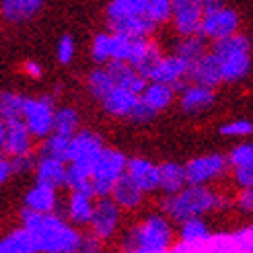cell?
<instances>
[{
    "mask_svg": "<svg viewBox=\"0 0 253 253\" xmlns=\"http://www.w3.org/2000/svg\"><path fill=\"white\" fill-rule=\"evenodd\" d=\"M177 93H179V107L187 116H200V113L208 111L214 105V99H216L214 88L189 83V81Z\"/></svg>",
    "mask_w": 253,
    "mask_h": 253,
    "instance_id": "obj_14",
    "label": "cell"
},
{
    "mask_svg": "<svg viewBox=\"0 0 253 253\" xmlns=\"http://www.w3.org/2000/svg\"><path fill=\"white\" fill-rule=\"evenodd\" d=\"M126 173L144 194L159 192V165L148 159H128Z\"/></svg>",
    "mask_w": 253,
    "mask_h": 253,
    "instance_id": "obj_17",
    "label": "cell"
},
{
    "mask_svg": "<svg viewBox=\"0 0 253 253\" xmlns=\"http://www.w3.org/2000/svg\"><path fill=\"white\" fill-rule=\"evenodd\" d=\"M157 118V111H153L148 105H144L142 101H138L136 103V107L132 109V113H130V122H134V124H148V122H153Z\"/></svg>",
    "mask_w": 253,
    "mask_h": 253,
    "instance_id": "obj_39",
    "label": "cell"
},
{
    "mask_svg": "<svg viewBox=\"0 0 253 253\" xmlns=\"http://www.w3.org/2000/svg\"><path fill=\"white\" fill-rule=\"evenodd\" d=\"M45 0H2V15L8 21H27L42 10Z\"/></svg>",
    "mask_w": 253,
    "mask_h": 253,
    "instance_id": "obj_27",
    "label": "cell"
},
{
    "mask_svg": "<svg viewBox=\"0 0 253 253\" xmlns=\"http://www.w3.org/2000/svg\"><path fill=\"white\" fill-rule=\"evenodd\" d=\"M144 196L146 194L130 179L128 173L118 177L116 183L111 185V192H109V198L116 202L122 210H136L144 202Z\"/></svg>",
    "mask_w": 253,
    "mask_h": 253,
    "instance_id": "obj_19",
    "label": "cell"
},
{
    "mask_svg": "<svg viewBox=\"0 0 253 253\" xmlns=\"http://www.w3.org/2000/svg\"><path fill=\"white\" fill-rule=\"evenodd\" d=\"M101 239H97L93 233L91 235H86V237H83L81 235V241H79V251H88V253H95V251H99L101 249Z\"/></svg>",
    "mask_w": 253,
    "mask_h": 253,
    "instance_id": "obj_41",
    "label": "cell"
},
{
    "mask_svg": "<svg viewBox=\"0 0 253 253\" xmlns=\"http://www.w3.org/2000/svg\"><path fill=\"white\" fill-rule=\"evenodd\" d=\"M185 185H187V179H185V169L181 163L169 161L159 165V192L171 196V194H177Z\"/></svg>",
    "mask_w": 253,
    "mask_h": 253,
    "instance_id": "obj_23",
    "label": "cell"
},
{
    "mask_svg": "<svg viewBox=\"0 0 253 253\" xmlns=\"http://www.w3.org/2000/svg\"><path fill=\"white\" fill-rule=\"evenodd\" d=\"M237 31H239V15L233 8L222 6L220 10L202 17L198 33L204 35L208 42H218L229 35H235Z\"/></svg>",
    "mask_w": 253,
    "mask_h": 253,
    "instance_id": "obj_11",
    "label": "cell"
},
{
    "mask_svg": "<svg viewBox=\"0 0 253 253\" xmlns=\"http://www.w3.org/2000/svg\"><path fill=\"white\" fill-rule=\"evenodd\" d=\"M183 169H185L187 183L210 185L229 171V161L220 153H210V155H202V157L187 161Z\"/></svg>",
    "mask_w": 253,
    "mask_h": 253,
    "instance_id": "obj_8",
    "label": "cell"
},
{
    "mask_svg": "<svg viewBox=\"0 0 253 253\" xmlns=\"http://www.w3.org/2000/svg\"><path fill=\"white\" fill-rule=\"evenodd\" d=\"M202 17V0H171V21L179 35L198 33Z\"/></svg>",
    "mask_w": 253,
    "mask_h": 253,
    "instance_id": "obj_13",
    "label": "cell"
},
{
    "mask_svg": "<svg viewBox=\"0 0 253 253\" xmlns=\"http://www.w3.org/2000/svg\"><path fill=\"white\" fill-rule=\"evenodd\" d=\"M91 54H93V60L97 62V64H107V62L111 60V31L95 35Z\"/></svg>",
    "mask_w": 253,
    "mask_h": 253,
    "instance_id": "obj_33",
    "label": "cell"
},
{
    "mask_svg": "<svg viewBox=\"0 0 253 253\" xmlns=\"http://www.w3.org/2000/svg\"><path fill=\"white\" fill-rule=\"evenodd\" d=\"M107 23L120 19H150L159 27L171 21V0H111Z\"/></svg>",
    "mask_w": 253,
    "mask_h": 253,
    "instance_id": "obj_5",
    "label": "cell"
},
{
    "mask_svg": "<svg viewBox=\"0 0 253 253\" xmlns=\"http://www.w3.org/2000/svg\"><path fill=\"white\" fill-rule=\"evenodd\" d=\"M239 208L247 214H253V187L243 189V194L239 196Z\"/></svg>",
    "mask_w": 253,
    "mask_h": 253,
    "instance_id": "obj_42",
    "label": "cell"
},
{
    "mask_svg": "<svg viewBox=\"0 0 253 253\" xmlns=\"http://www.w3.org/2000/svg\"><path fill=\"white\" fill-rule=\"evenodd\" d=\"M68 140H70V138H66V136H60V134H56V132H49V134L45 136V142H43V148H42V157L64 159Z\"/></svg>",
    "mask_w": 253,
    "mask_h": 253,
    "instance_id": "obj_34",
    "label": "cell"
},
{
    "mask_svg": "<svg viewBox=\"0 0 253 253\" xmlns=\"http://www.w3.org/2000/svg\"><path fill=\"white\" fill-rule=\"evenodd\" d=\"M2 150L6 155H10V157L31 153V132L27 130V126H25L23 120L6 122Z\"/></svg>",
    "mask_w": 253,
    "mask_h": 253,
    "instance_id": "obj_21",
    "label": "cell"
},
{
    "mask_svg": "<svg viewBox=\"0 0 253 253\" xmlns=\"http://www.w3.org/2000/svg\"><path fill=\"white\" fill-rule=\"evenodd\" d=\"M105 70L109 72V77H111V81H113V84H116V86L128 88V91H132L136 95L142 93V88L146 84V79L134 66H130L128 62L109 60L105 64Z\"/></svg>",
    "mask_w": 253,
    "mask_h": 253,
    "instance_id": "obj_18",
    "label": "cell"
},
{
    "mask_svg": "<svg viewBox=\"0 0 253 253\" xmlns=\"http://www.w3.org/2000/svg\"><path fill=\"white\" fill-rule=\"evenodd\" d=\"M74 54H77L74 40L70 35H62L60 42H58V60H60V64H70Z\"/></svg>",
    "mask_w": 253,
    "mask_h": 253,
    "instance_id": "obj_38",
    "label": "cell"
},
{
    "mask_svg": "<svg viewBox=\"0 0 253 253\" xmlns=\"http://www.w3.org/2000/svg\"><path fill=\"white\" fill-rule=\"evenodd\" d=\"M187 81L189 83H196V84H204L210 88H216L222 83V74H220V66H218V60L214 56L210 49L200 56L198 60H194L189 64V72H187Z\"/></svg>",
    "mask_w": 253,
    "mask_h": 253,
    "instance_id": "obj_15",
    "label": "cell"
},
{
    "mask_svg": "<svg viewBox=\"0 0 253 253\" xmlns=\"http://www.w3.org/2000/svg\"><path fill=\"white\" fill-rule=\"evenodd\" d=\"M175 231L165 214H150L126 231L122 249L132 253H167L173 247Z\"/></svg>",
    "mask_w": 253,
    "mask_h": 253,
    "instance_id": "obj_3",
    "label": "cell"
},
{
    "mask_svg": "<svg viewBox=\"0 0 253 253\" xmlns=\"http://www.w3.org/2000/svg\"><path fill=\"white\" fill-rule=\"evenodd\" d=\"M224 6V0H202V10L204 15H210V12H216Z\"/></svg>",
    "mask_w": 253,
    "mask_h": 253,
    "instance_id": "obj_43",
    "label": "cell"
},
{
    "mask_svg": "<svg viewBox=\"0 0 253 253\" xmlns=\"http://www.w3.org/2000/svg\"><path fill=\"white\" fill-rule=\"evenodd\" d=\"M37 183H45L52 187H62L66 183V161L56 157H42L35 165Z\"/></svg>",
    "mask_w": 253,
    "mask_h": 253,
    "instance_id": "obj_22",
    "label": "cell"
},
{
    "mask_svg": "<svg viewBox=\"0 0 253 253\" xmlns=\"http://www.w3.org/2000/svg\"><path fill=\"white\" fill-rule=\"evenodd\" d=\"M58 196L56 187L45 183H35L33 189H29L25 196V208H31L35 212H56Z\"/></svg>",
    "mask_w": 253,
    "mask_h": 253,
    "instance_id": "obj_25",
    "label": "cell"
},
{
    "mask_svg": "<svg viewBox=\"0 0 253 253\" xmlns=\"http://www.w3.org/2000/svg\"><path fill=\"white\" fill-rule=\"evenodd\" d=\"M25 72L33 79H40L42 77V66L37 64V62H27V64H25Z\"/></svg>",
    "mask_w": 253,
    "mask_h": 253,
    "instance_id": "obj_44",
    "label": "cell"
},
{
    "mask_svg": "<svg viewBox=\"0 0 253 253\" xmlns=\"http://www.w3.org/2000/svg\"><path fill=\"white\" fill-rule=\"evenodd\" d=\"M54 103L49 97H40V99H31V97H23V113L21 118L27 126V130L31 136H40L45 138L54 128Z\"/></svg>",
    "mask_w": 253,
    "mask_h": 253,
    "instance_id": "obj_7",
    "label": "cell"
},
{
    "mask_svg": "<svg viewBox=\"0 0 253 253\" xmlns=\"http://www.w3.org/2000/svg\"><path fill=\"white\" fill-rule=\"evenodd\" d=\"M4 132H6V122L0 118V150H2V144H4Z\"/></svg>",
    "mask_w": 253,
    "mask_h": 253,
    "instance_id": "obj_46",
    "label": "cell"
},
{
    "mask_svg": "<svg viewBox=\"0 0 253 253\" xmlns=\"http://www.w3.org/2000/svg\"><path fill=\"white\" fill-rule=\"evenodd\" d=\"M210 49L208 40L202 33H189V35H179V42L175 43V54L185 58L189 64L200 56H204Z\"/></svg>",
    "mask_w": 253,
    "mask_h": 253,
    "instance_id": "obj_26",
    "label": "cell"
},
{
    "mask_svg": "<svg viewBox=\"0 0 253 253\" xmlns=\"http://www.w3.org/2000/svg\"><path fill=\"white\" fill-rule=\"evenodd\" d=\"M231 171H233V181L237 187H241V189L253 187V163L231 167Z\"/></svg>",
    "mask_w": 253,
    "mask_h": 253,
    "instance_id": "obj_37",
    "label": "cell"
},
{
    "mask_svg": "<svg viewBox=\"0 0 253 253\" xmlns=\"http://www.w3.org/2000/svg\"><path fill=\"white\" fill-rule=\"evenodd\" d=\"M86 86H88V91H91V95L95 99H101L113 86V81H111L109 72L105 68H95L91 74H88Z\"/></svg>",
    "mask_w": 253,
    "mask_h": 253,
    "instance_id": "obj_32",
    "label": "cell"
},
{
    "mask_svg": "<svg viewBox=\"0 0 253 253\" xmlns=\"http://www.w3.org/2000/svg\"><path fill=\"white\" fill-rule=\"evenodd\" d=\"M210 237L212 229L204 216H189L179 222V239L183 243H204Z\"/></svg>",
    "mask_w": 253,
    "mask_h": 253,
    "instance_id": "obj_29",
    "label": "cell"
},
{
    "mask_svg": "<svg viewBox=\"0 0 253 253\" xmlns=\"http://www.w3.org/2000/svg\"><path fill=\"white\" fill-rule=\"evenodd\" d=\"M222 136H231V138H247L253 134V122L249 120H233V122H226L220 126L218 130Z\"/></svg>",
    "mask_w": 253,
    "mask_h": 253,
    "instance_id": "obj_35",
    "label": "cell"
},
{
    "mask_svg": "<svg viewBox=\"0 0 253 253\" xmlns=\"http://www.w3.org/2000/svg\"><path fill=\"white\" fill-rule=\"evenodd\" d=\"M120 220H122V208L109 196H105V198H99L95 202V208H93V214H91V220H88V226H91V233L97 239H101V241H109V239L118 233Z\"/></svg>",
    "mask_w": 253,
    "mask_h": 253,
    "instance_id": "obj_9",
    "label": "cell"
},
{
    "mask_svg": "<svg viewBox=\"0 0 253 253\" xmlns=\"http://www.w3.org/2000/svg\"><path fill=\"white\" fill-rule=\"evenodd\" d=\"M99 101H101V105H103L105 113H109L111 118L128 120L130 113H132V109L136 107L138 101H140V95L128 91V88H122V86L113 84Z\"/></svg>",
    "mask_w": 253,
    "mask_h": 253,
    "instance_id": "obj_16",
    "label": "cell"
},
{
    "mask_svg": "<svg viewBox=\"0 0 253 253\" xmlns=\"http://www.w3.org/2000/svg\"><path fill=\"white\" fill-rule=\"evenodd\" d=\"M187 72H189V62L177 54L171 56H161L157 60V64L153 66L148 74V81H159V83H167L175 86V91L187 83Z\"/></svg>",
    "mask_w": 253,
    "mask_h": 253,
    "instance_id": "obj_12",
    "label": "cell"
},
{
    "mask_svg": "<svg viewBox=\"0 0 253 253\" xmlns=\"http://www.w3.org/2000/svg\"><path fill=\"white\" fill-rule=\"evenodd\" d=\"M77 130H79V113H77V109H72V107L56 109L52 132H56V134H60V136L70 138Z\"/></svg>",
    "mask_w": 253,
    "mask_h": 253,
    "instance_id": "obj_30",
    "label": "cell"
},
{
    "mask_svg": "<svg viewBox=\"0 0 253 253\" xmlns=\"http://www.w3.org/2000/svg\"><path fill=\"white\" fill-rule=\"evenodd\" d=\"M126 165H128V157L122 150L103 146V150L95 159L93 171H91V185H93L95 198L109 196L111 185L116 183L118 177L126 173Z\"/></svg>",
    "mask_w": 253,
    "mask_h": 253,
    "instance_id": "obj_6",
    "label": "cell"
},
{
    "mask_svg": "<svg viewBox=\"0 0 253 253\" xmlns=\"http://www.w3.org/2000/svg\"><path fill=\"white\" fill-rule=\"evenodd\" d=\"M226 161H229V169L237 167V165H245V163H253V142L237 144L231 150V155L226 157Z\"/></svg>",
    "mask_w": 253,
    "mask_h": 253,
    "instance_id": "obj_36",
    "label": "cell"
},
{
    "mask_svg": "<svg viewBox=\"0 0 253 253\" xmlns=\"http://www.w3.org/2000/svg\"><path fill=\"white\" fill-rule=\"evenodd\" d=\"M175 99H177L175 86H171L167 83H159V81H146L142 93H140L142 103L148 105L150 109L157 111V113L165 111Z\"/></svg>",
    "mask_w": 253,
    "mask_h": 253,
    "instance_id": "obj_20",
    "label": "cell"
},
{
    "mask_svg": "<svg viewBox=\"0 0 253 253\" xmlns=\"http://www.w3.org/2000/svg\"><path fill=\"white\" fill-rule=\"evenodd\" d=\"M10 173H25V171H31L35 167V161L31 157V153H25V155H15L10 157Z\"/></svg>",
    "mask_w": 253,
    "mask_h": 253,
    "instance_id": "obj_40",
    "label": "cell"
},
{
    "mask_svg": "<svg viewBox=\"0 0 253 253\" xmlns=\"http://www.w3.org/2000/svg\"><path fill=\"white\" fill-rule=\"evenodd\" d=\"M8 175H10V163L0 157V183H4L8 179Z\"/></svg>",
    "mask_w": 253,
    "mask_h": 253,
    "instance_id": "obj_45",
    "label": "cell"
},
{
    "mask_svg": "<svg viewBox=\"0 0 253 253\" xmlns=\"http://www.w3.org/2000/svg\"><path fill=\"white\" fill-rule=\"evenodd\" d=\"M21 113H23V95H15V93L0 95V118L4 122L23 120Z\"/></svg>",
    "mask_w": 253,
    "mask_h": 253,
    "instance_id": "obj_31",
    "label": "cell"
},
{
    "mask_svg": "<svg viewBox=\"0 0 253 253\" xmlns=\"http://www.w3.org/2000/svg\"><path fill=\"white\" fill-rule=\"evenodd\" d=\"M103 140L101 136L95 132H88V130H77L70 140L66 144V153H64V161L66 163H83V165H91L95 159L99 157V153L103 150Z\"/></svg>",
    "mask_w": 253,
    "mask_h": 253,
    "instance_id": "obj_10",
    "label": "cell"
},
{
    "mask_svg": "<svg viewBox=\"0 0 253 253\" xmlns=\"http://www.w3.org/2000/svg\"><path fill=\"white\" fill-rule=\"evenodd\" d=\"M37 251L40 249H37L35 239L25 226L12 231L0 241V253H37Z\"/></svg>",
    "mask_w": 253,
    "mask_h": 253,
    "instance_id": "obj_28",
    "label": "cell"
},
{
    "mask_svg": "<svg viewBox=\"0 0 253 253\" xmlns=\"http://www.w3.org/2000/svg\"><path fill=\"white\" fill-rule=\"evenodd\" d=\"M23 226L27 229L40 251L45 253H72L79 251L81 233L70 222L60 218L54 212H35L31 208L23 210Z\"/></svg>",
    "mask_w": 253,
    "mask_h": 253,
    "instance_id": "obj_1",
    "label": "cell"
},
{
    "mask_svg": "<svg viewBox=\"0 0 253 253\" xmlns=\"http://www.w3.org/2000/svg\"><path fill=\"white\" fill-rule=\"evenodd\" d=\"M222 206L224 198L218 192H214L210 185L196 183H187L177 194L165 196V200L161 202L163 214L175 222H181L189 216H204V214L214 212Z\"/></svg>",
    "mask_w": 253,
    "mask_h": 253,
    "instance_id": "obj_2",
    "label": "cell"
},
{
    "mask_svg": "<svg viewBox=\"0 0 253 253\" xmlns=\"http://www.w3.org/2000/svg\"><path fill=\"white\" fill-rule=\"evenodd\" d=\"M95 196L93 194H86V192H72L68 198V208L66 214L72 224L77 226H84L91 220V214L95 208Z\"/></svg>",
    "mask_w": 253,
    "mask_h": 253,
    "instance_id": "obj_24",
    "label": "cell"
},
{
    "mask_svg": "<svg viewBox=\"0 0 253 253\" xmlns=\"http://www.w3.org/2000/svg\"><path fill=\"white\" fill-rule=\"evenodd\" d=\"M210 52L216 56L222 83H241L251 70V40L243 33L212 42Z\"/></svg>",
    "mask_w": 253,
    "mask_h": 253,
    "instance_id": "obj_4",
    "label": "cell"
}]
</instances>
